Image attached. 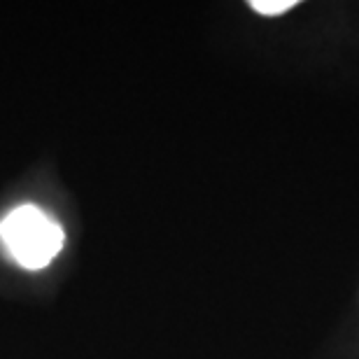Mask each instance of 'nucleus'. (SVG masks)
Returning a JSON list of instances; mask_svg holds the SVG:
<instances>
[{
  "instance_id": "obj_1",
  "label": "nucleus",
  "mask_w": 359,
  "mask_h": 359,
  "mask_svg": "<svg viewBox=\"0 0 359 359\" xmlns=\"http://www.w3.org/2000/svg\"><path fill=\"white\" fill-rule=\"evenodd\" d=\"M5 248L24 269H45L63 248V229L35 205L12 210L0 224Z\"/></svg>"
},
{
  "instance_id": "obj_2",
  "label": "nucleus",
  "mask_w": 359,
  "mask_h": 359,
  "mask_svg": "<svg viewBox=\"0 0 359 359\" xmlns=\"http://www.w3.org/2000/svg\"><path fill=\"white\" fill-rule=\"evenodd\" d=\"M297 5V0H252L250 7L257 10L259 14H266V17H276V14H283L287 10Z\"/></svg>"
}]
</instances>
